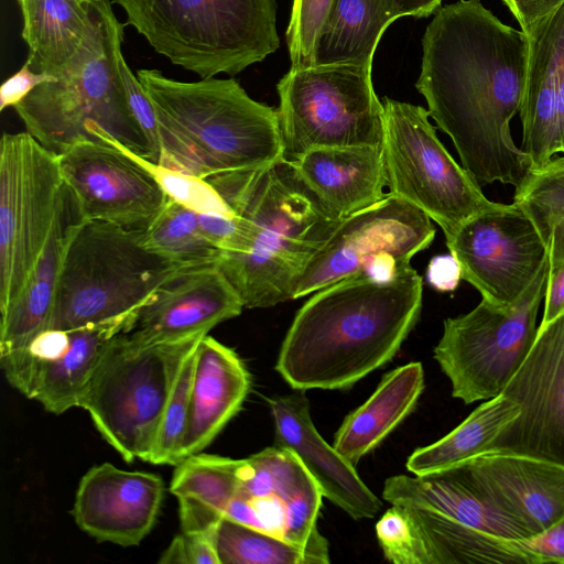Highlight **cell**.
<instances>
[{"instance_id":"obj_30","label":"cell","mask_w":564,"mask_h":564,"mask_svg":"<svg viewBox=\"0 0 564 564\" xmlns=\"http://www.w3.org/2000/svg\"><path fill=\"white\" fill-rule=\"evenodd\" d=\"M238 459L193 454L175 466L170 491L178 500L183 532L212 531L235 494Z\"/></svg>"},{"instance_id":"obj_24","label":"cell","mask_w":564,"mask_h":564,"mask_svg":"<svg viewBox=\"0 0 564 564\" xmlns=\"http://www.w3.org/2000/svg\"><path fill=\"white\" fill-rule=\"evenodd\" d=\"M382 496L392 505L420 507L492 535L532 536L522 522L470 479L460 464L422 475L392 476L386 480Z\"/></svg>"},{"instance_id":"obj_33","label":"cell","mask_w":564,"mask_h":564,"mask_svg":"<svg viewBox=\"0 0 564 564\" xmlns=\"http://www.w3.org/2000/svg\"><path fill=\"white\" fill-rule=\"evenodd\" d=\"M513 203L535 225L547 248L550 265L564 262V156L532 169L514 189Z\"/></svg>"},{"instance_id":"obj_19","label":"cell","mask_w":564,"mask_h":564,"mask_svg":"<svg viewBox=\"0 0 564 564\" xmlns=\"http://www.w3.org/2000/svg\"><path fill=\"white\" fill-rule=\"evenodd\" d=\"M164 491L163 479L155 474L104 463L82 477L72 516L98 542L135 546L153 529Z\"/></svg>"},{"instance_id":"obj_15","label":"cell","mask_w":564,"mask_h":564,"mask_svg":"<svg viewBox=\"0 0 564 564\" xmlns=\"http://www.w3.org/2000/svg\"><path fill=\"white\" fill-rule=\"evenodd\" d=\"M462 279L492 304L509 306L530 286L549 257L535 225L514 203L466 221L446 241Z\"/></svg>"},{"instance_id":"obj_17","label":"cell","mask_w":564,"mask_h":564,"mask_svg":"<svg viewBox=\"0 0 564 564\" xmlns=\"http://www.w3.org/2000/svg\"><path fill=\"white\" fill-rule=\"evenodd\" d=\"M501 394L516 402L520 412L487 452L564 466V315L539 326L532 348Z\"/></svg>"},{"instance_id":"obj_6","label":"cell","mask_w":564,"mask_h":564,"mask_svg":"<svg viewBox=\"0 0 564 564\" xmlns=\"http://www.w3.org/2000/svg\"><path fill=\"white\" fill-rule=\"evenodd\" d=\"M207 334L163 339L129 330L104 349L78 408L89 413L102 438L127 463L149 462L181 368Z\"/></svg>"},{"instance_id":"obj_13","label":"cell","mask_w":564,"mask_h":564,"mask_svg":"<svg viewBox=\"0 0 564 564\" xmlns=\"http://www.w3.org/2000/svg\"><path fill=\"white\" fill-rule=\"evenodd\" d=\"M435 237L432 219L405 199L387 193L376 204L337 221L297 279L292 300L345 279L390 281Z\"/></svg>"},{"instance_id":"obj_35","label":"cell","mask_w":564,"mask_h":564,"mask_svg":"<svg viewBox=\"0 0 564 564\" xmlns=\"http://www.w3.org/2000/svg\"><path fill=\"white\" fill-rule=\"evenodd\" d=\"M459 558L462 563H564V518L525 539H507L464 527Z\"/></svg>"},{"instance_id":"obj_46","label":"cell","mask_w":564,"mask_h":564,"mask_svg":"<svg viewBox=\"0 0 564 564\" xmlns=\"http://www.w3.org/2000/svg\"><path fill=\"white\" fill-rule=\"evenodd\" d=\"M398 19L405 15L423 18L438 9L442 0H383Z\"/></svg>"},{"instance_id":"obj_14","label":"cell","mask_w":564,"mask_h":564,"mask_svg":"<svg viewBox=\"0 0 564 564\" xmlns=\"http://www.w3.org/2000/svg\"><path fill=\"white\" fill-rule=\"evenodd\" d=\"M322 497L296 455L273 445L238 459L225 518L299 545L315 564H327L328 542L317 529Z\"/></svg>"},{"instance_id":"obj_27","label":"cell","mask_w":564,"mask_h":564,"mask_svg":"<svg viewBox=\"0 0 564 564\" xmlns=\"http://www.w3.org/2000/svg\"><path fill=\"white\" fill-rule=\"evenodd\" d=\"M83 221L65 184L47 242L21 294L1 314L0 355L25 347L48 329L65 256Z\"/></svg>"},{"instance_id":"obj_36","label":"cell","mask_w":564,"mask_h":564,"mask_svg":"<svg viewBox=\"0 0 564 564\" xmlns=\"http://www.w3.org/2000/svg\"><path fill=\"white\" fill-rule=\"evenodd\" d=\"M100 20L105 46L117 82L119 83L128 106L140 126L151 151V160L159 163L162 154V138L154 108L139 78L133 75L122 54L123 24L116 18L111 2L100 0L89 3Z\"/></svg>"},{"instance_id":"obj_7","label":"cell","mask_w":564,"mask_h":564,"mask_svg":"<svg viewBox=\"0 0 564 564\" xmlns=\"http://www.w3.org/2000/svg\"><path fill=\"white\" fill-rule=\"evenodd\" d=\"M180 268L150 251L140 230L83 221L65 256L48 329L135 314Z\"/></svg>"},{"instance_id":"obj_44","label":"cell","mask_w":564,"mask_h":564,"mask_svg":"<svg viewBox=\"0 0 564 564\" xmlns=\"http://www.w3.org/2000/svg\"><path fill=\"white\" fill-rule=\"evenodd\" d=\"M460 280V267L451 253L431 259L426 270V281L430 286L438 292H453Z\"/></svg>"},{"instance_id":"obj_16","label":"cell","mask_w":564,"mask_h":564,"mask_svg":"<svg viewBox=\"0 0 564 564\" xmlns=\"http://www.w3.org/2000/svg\"><path fill=\"white\" fill-rule=\"evenodd\" d=\"M135 314L59 330L47 329L23 348L0 355L8 382L53 414L78 408L80 397L108 345L133 327Z\"/></svg>"},{"instance_id":"obj_40","label":"cell","mask_w":564,"mask_h":564,"mask_svg":"<svg viewBox=\"0 0 564 564\" xmlns=\"http://www.w3.org/2000/svg\"><path fill=\"white\" fill-rule=\"evenodd\" d=\"M333 0H293L286 44L294 69L315 66L318 39Z\"/></svg>"},{"instance_id":"obj_47","label":"cell","mask_w":564,"mask_h":564,"mask_svg":"<svg viewBox=\"0 0 564 564\" xmlns=\"http://www.w3.org/2000/svg\"><path fill=\"white\" fill-rule=\"evenodd\" d=\"M35 1L36 0H18V3L21 9L22 18L30 12V10L34 6Z\"/></svg>"},{"instance_id":"obj_34","label":"cell","mask_w":564,"mask_h":564,"mask_svg":"<svg viewBox=\"0 0 564 564\" xmlns=\"http://www.w3.org/2000/svg\"><path fill=\"white\" fill-rule=\"evenodd\" d=\"M142 241L150 251L183 268L217 264L220 256L203 235L198 213L172 199L142 231Z\"/></svg>"},{"instance_id":"obj_48","label":"cell","mask_w":564,"mask_h":564,"mask_svg":"<svg viewBox=\"0 0 564 564\" xmlns=\"http://www.w3.org/2000/svg\"><path fill=\"white\" fill-rule=\"evenodd\" d=\"M87 3H90V2H96V1H100V0H85Z\"/></svg>"},{"instance_id":"obj_1","label":"cell","mask_w":564,"mask_h":564,"mask_svg":"<svg viewBox=\"0 0 564 564\" xmlns=\"http://www.w3.org/2000/svg\"><path fill=\"white\" fill-rule=\"evenodd\" d=\"M416 89L480 186H521L531 162L511 134L525 88L529 41L479 0L440 8L423 40Z\"/></svg>"},{"instance_id":"obj_26","label":"cell","mask_w":564,"mask_h":564,"mask_svg":"<svg viewBox=\"0 0 564 564\" xmlns=\"http://www.w3.org/2000/svg\"><path fill=\"white\" fill-rule=\"evenodd\" d=\"M300 177L337 220L362 210L387 194L382 145L322 148L293 162Z\"/></svg>"},{"instance_id":"obj_43","label":"cell","mask_w":564,"mask_h":564,"mask_svg":"<svg viewBox=\"0 0 564 564\" xmlns=\"http://www.w3.org/2000/svg\"><path fill=\"white\" fill-rule=\"evenodd\" d=\"M527 33L536 22L553 13L564 0H502Z\"/></svg>"},{"instance_id":"obj_18","label":"cell","mask_w":564,"mask_h":564,"mask_svg":"<svg viewBox=\"0 0 564 564\" xmlns=\"http://www.w3.org/2000/svg\"><path fill=\"white\" fill-rule=\"evenodd\" d=\"M58 163L85 221L143 231L167 203L155 178L113 142H79Z\"/></svg>"},{"instance_id":"obj_28","label":"cell","mask_w":564,"mask_h":564,"mask_svg":"<svg viewBox=\"0 0 564 564\" xmlns=\"http://www.w3.org/2000/svg\"><path fill=\"white\" fill-rule=\"evenodd\" d=\"M423 389L421 362L387 373L372 395L345 417L333 446L355 466L414 410Z\"/></svg>"},{"instance_id":"obj_3","label":"cell","mask_w":564,"mask_h":564,"mask_svg":"<svg viewBox=\"0 0 564 564\" xmlns=\"http://www.w3.org/2000/svg\"><path fill=\"white\" fill-rule=\"evenodd\" d=\"M207 181L243 219L238 248L217 261L243 306L264 308L292 300L297 279L338 220L284 159Z\"/></svg>"},{"instance_id":"obj_9","label":"cell","mask_w":564,"mask_h":564,"mask_svg":"<svg viewBox=\"0 0 564 564\" xmlns=\"http://www.w3.org/2000/svg\"><path fill=\"white\" fill-rule=\"evenodd\" d=\"M276 89L282 159L293 163L315 149L382 145L384 111L371 65L291 68Z\"/></svg>"},{"instance_id":"obj_10","label":"cell","mask_w":564,"mask_h":564,"mask_svg":"<svg viewBox=\"0 0 564 564\" xmlns=\"http://www.w3.org/2000/svg\"><path fill=\"white\" fill-rule=\"evenodd\" d=\"M549 273L547 257L530 286L511 305L481 299L468 313L444 321L434 358L449 379L454 398L471 404L501 395L536 338V317Z\"/></svg>"},{"instance_id":"obj_2","label":"cell","mask_w":564,"mask_h":564,"mask_svg":"<svg viewBox=\"0 0 564 564\" xmlns=\"http://www.w3.org/2000/svg\"><path fill=\"white\" fill-rule=\"evenodd\" d=\"M422 297L412 267L390 281L358 275L325 286L297 311L275 368L295 390L348 389L395 356Z\"/></svg>"},{"instance_id":"obj_11","label":"cell","mask_w":564,"mask_h":564,"mask_svg":"<svg viewBox=\"0 0 564 564\" xmlns=\"http://www.w3.org/2000/svg\"><path fill=\"white\" fill-rule=\"evenodd\" d=\"M382 150L389 193L436 223L445 240L473 217L500 203L488 199L436 135L429 111L384 98Z\"/></svg>"},{"instance_id":"obj_31","label":"cell","mask_w":564,"mask_h":564,"mask_svg":"<svg viewBox=\"0 0 564 564\" xmlns=\"http://www.w3.org/2000/svg\"><path fill=\"white\" fill-rule=\"evenodd\" d=\"M397 18L383 0H333L315 52V65H372L386 29Z\"/></svg>"},{"instance_id":"obj_29","label":"cell","mask_w":564,"mask_h":564,"mask_svg":"<svg viewBox=\"0 0 564 564\" xmlns=\"http://www.w3.org/2000/svg\"><path fill=\"white\" fill-rule=\"evenodd\" d=\"M22 20L26 61L35 72L54 77L76 61L96 25V15L85 0H36Z\"/></svg>"},{"instance_id":"obj_22","label":"cell","mask_w":564,"mask_h":564,"mask_svg":"<svg viewBox=\"0 0 564 564\" xmlns=\"http://www.w3.org/2000/svg\"><path fill=\"white\" fill-rule=\"evenodd\" d=\"M470 479L532 535L564 518V466L489 451L459 463Z\"/></svg>"},{"instance_id":"obj_4","label":"cell","mask_w":564,"mask_h":564,"mask_svg":"<svg viewBox=\"0 0 564 564\" xmlns=\"http://www.w3.org/2000/svg\"><path fill=\"white\" fill-rule=\"evenodd\" d=\"M137 77L159 121V164L207 178L282 159L278 110L235 79L180 82L158 69H139Z\"/></svg>"},{"instance_id":"obj_42","label":"cell","mask_w":564,"mask_h":564,"mask_svg":"<svg viewBox=\"0 0 564 564\" xmlns=\"http://www.w3.org/2000/svg\"><path fill=\"white\" fill-rule=\"evenodd\" d=\"M56 79L57 77L48 74L35 72L25 61L23 66L1 85L0 110L17 106L39 85Z\"/></svg>"},{"instance_id":"obj_12","label":"cell","mask_w":564,"mask_h":564,"mask_svg":"<svg viewBox=\"0 0 564 564\" xmlns=\"http://www.w3.org/2000/svg\"><path fill=\"white\" fill-rule=\"evenodd\" d=\"M58 156L29 132L0 142V313L24 289L53 227L64 188Z\"/></svg>"},{"instance_id":"obj_5","label":"cell","mask_w":564,"mask_h":564,"mask_svg":"<svg viewBox=\"0 0 564 564\" xmlns=\"http://www.w3.org/2000/svg\"><path fill=\"white\" fill-rule=\"evenodd\" d=\"M156 53L202 79L276 51L275 0H113Z\"/></svg>"},{"instance_id":"obj_41","label":"cell","mask_w":564,"mask_h":564,"mask_svg":"<svg viewBox=\"0 0 564 564\" xmlns=\"http://www.w3.org/2000/svg\"><path fill=\"white\" fill-rule=\"evenodd\" d=\"M214 530L176 535L159 558L160 564H219Z\"/></svg>"},{"instance_id":"obj_23","label":"cell","mask_w":564,"mask_h":564,"mask_svg":"<svg viewBox=\"0 0 564 564\" xmlns=\"http://www.w3.org/2000/svg\"><path fill=\"white\" fill-rule=\"evenodd\" d=\"M274 422V446L290 449L317 482L323 497L355 520L373 518L381 509L379 498L334 446L315 429L310 402L303 390L269 400Z\"/></svg>"},{"instance_id":"obj_37","label":"cell","mask_w":564,"mask_h":564,"mask_svg":"<svg viewBox=\"0 0 564 564\" xmlns=\"http://www.w3.org/2000/svg\"><path fill=\"white\" fill-rule=\"evenodd\" d=\"M214 542L219 564H315L299 545L225 517Z\"/></svg>"},{"instance_id":"obj_38","label":"cell","mask_w":564,"mask_h":564,"mask_svg":"<svg viewBox=\"0 0 564 564\" xmlns=\"http://www.w3.org/2000/svg\"><path fill=\"white\" fill-rule=\"evenodd\" d=\"M196 347L185 359L177 376L159 422L148 463L176 466L183 460Z\"/></svg>"},{"instance_id":"obj_45","label":"cell","mask_w":564,"mask_h":564,"mask_svg":"<svg viewBox=\"0 0 564 564\" xmlns=\"http://www.w3.org/2000/svg\"><path fill=\"white\" fill-rule=\"evenodd\" d=\"M544 310L540 326L564 315V262L551 267L544 295Z\"/></svg>"},{"instance_id":"obj_39","label":"cell","mask_w":564,"mask_h":564,"mask_svg":"<svg viewBox=\"0 0 564 564\" xmlns=\"http://www.w3.org/2000/svg\"><path fill=\"white\" fill-rule=\"evenodd\" d=\"M102 141L113 142L124 149L155 178L169 199L198 214L239 216L206 178L154 163L127 150L113 140L102 139Z\"/></svg>"},{"instance_id":"obj_21","label":"cell","mask_w":564,"mask_h":564,"mask_svg":"<svg viewBox=\"0 0 564 564\" xmlns=\"http://www.w3.org/2000/svg\"><path fill=\"white\" fill-rule=\"evenodd\" d=\"M243 303L217 264L173 272L138 310L131 330L153 338L209 333L240 315Z\"/></svg>"},{"instance_id":"obj_8","label":"cell","mask_w":564,"mask_h":564,"mask_svg":"<svg viewBox=\"0 0 564 564\" xmlns=\"http://www.w3.org/2000/svg\"><path fill=\"white\" fill-rule=\"evenodd\" d=\"M13 108L26 132L56 156L79 142L110 139L151 160L149 143L113 73L97 15L70 67L56 80L39 85Z\"/></svg>"},{"instance_id":"obj_32","label":"cell","mask_w":564,"mask_h":564,"mask_svg":"<svg viewBox=\"0 0 564 564\" xmlns=\"http://www.w3.org/2000/svg\"><path fill=\"white\" fill-rule=\"evenodd\" d=\"M519 412V405L502 394L486 400L443 438L414 451L408 458V470L414 475L427 474L487 452Z\"/></svg>"},{"instance_id":"obj_20","label":"cell","mask_w":564,"mask_h":564,"mask_svg":"<svg viewBox=\"0 0 564 564\" xmlns=\"http://www.w3.org/2000/svg\"><path fill=\"white\" fill-rule=\"evenodd\" d=\"M525 34L529 54L519 111L520 148L532 170L564 153V3Z\"/></svg>"},{"instance_id":"obj_25","label":"cell","mask_w":564,"mask_h":564,"mask_svg":"<svg viewBox=\"0 0 564 564\" xmlns=\"http://www.w3.org/2000/svg\"><path fill=\"white\" fill-rule=\"evenodd\" d=\"M251 388L237 352L208 334L195 350L183 459L203 452L239 412Z\"/></svg>"}]
</instances>
